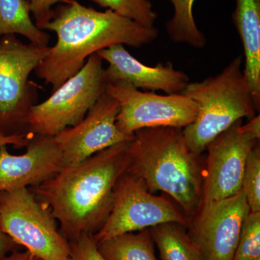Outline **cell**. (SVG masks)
Here are the masks:
<instances>
[{
    "label": "cell",
    "instance_id": "obj_3",
    "mask_svg": "<svg viewBox=\"0 0 260 260\" xmlns=\"http://www.w3.org/2000/svg\"><path fill=\"white\" fill-rule=\"evenodd\" d=\"M126 172L150 192L161 191L193 216L202 204L203 173L198 156L186 145L183 129L158 126L135 132L128 148Z\"/></svg>",
    "mask_w": 260,
    "mask_h": 260
},
{
    "label": "cell",
    "instance_id": "obj_4",
    "mask_svg": "<svg viewBox=\"0 0 260 260\" xmlns=\"http://www.w3.org/2000/svg\"><path fill=\"white\" fill-rule=\"evenodd\" d=\"M242 64V56H238L218 75L189 83L181 93L198 106L196 119L183 129L188 148L196 155L237 121L255 116L257 110Z\"/></svg>",
    "mask_w": 260,
    "mask_h": 260
},
{
    "label": "cell",
    "instance_id": "obj_12",
    "mask_svg": "<svg viewBox=\"0 0 260 260\" xmlns=\"http://www.w3.org/2000/svg\"><path fill=\"white\" fill-rule=\"evenodd\" d=\"M119 112L118 102L104 93L83 120L54 136L64 167L76 165L104 149L133 139L134 135L123 134L118 129L116 121Z\"/></svg>",
    "mask_w": 260,
    "mask_h": 260
},
{
    "label": "cell",
    "instance_id": "obj_19",
    "mask_svg": "<svg viewBox=\"0 0 260 260\" xmlns=\"http://www.w3.org/2000/svg\"><path fill=\"white\" fill-rule=\"evenodd\" d=\"M174 6L172 18L167 23L169 37L174 42L194 48L205 47L206 38L195 23L192 8L195 0H170Z\"/></svg>",
    "mask_w": 260,
    "mask_h": 260
},
{
    "label": "cell",
    "instance_id": "obj_29",
    "mask_svg": "<svg viewBox=\"0 0 260 260\" xmlns=\"http://www.w3.org/2000/svg\"><path fill=\"white\" fill-rule=\"evenodd\" d=\"M4 258V257H3ZM3 258H0V260H3Z\"/></svg>",
    "mask_w": 260,
    "mask_h": 260
},
{
    "label": "cell",
    "instance_id": "obj_14",
    "mask_svg": "<svg viewBox=\"0 0 260 260\" xmlns=\"http://www.w3.org/2000/svg\"><path fill=\"white\" fill-rule=\"evenodd\" d=\"M123 44H116L98 51L97 55L109 66L105 77L109 83H124L137 89L162 90L167 94L181 93L189 78L171 62L150 67L140 62L129 54Z\"/></svg>",
    "mask_w": 260,
    "mask_h": 260
},
{
    "label": "cell",
    "instance_id": "obj_21",
    "mask_svg": "<svg viewBox=\"0 0 260 260\" xmlns=\"http://www.w3.org/2000/svg\"><path fill=\"white\" fill-rule=\"evenodd\" d=\"M260 258V212H249L244 219L233 260Z\"/></svg>",
    "mask_w": 260,
    "mask_h": 260
},
{
    "label": "cell",
    "instance_id": "obj_24",
    "mask_svg": "<svg viewBox=\"0 0 260 260\" xmlns=\"http://www.w3.org/2000/svg\"><path fill=\"white\" fill-rule=\"evenodd\" d=\"M73 0H28L30 13L38 28L44 30V26L54 16V5L69 4Z\"/></svg>",
    "mask_w": 260,
    "mask_h": 260
},
{
    "label": "cell",
    "instance_id": "obj_9",
    "mask_svg": "<svg viewBox=\"0 0 260 260\" xmlns=\"http://www.w3.org/2000/svg\"><path fill=\"white\" fill-rule=\"evenodd\" d=\"M106 93L119 104L116 124L123 134L129 136L145 128L184 129L198 115L197 104L182 93L162 95L142 92L124 83H108Z\"/></svg>",
    "mask_w": 260,
    "mask_h": 260
},
{
    "label": "cell",
    "instance_id": "obj_26",
    "mask_svg": "<svg viewBox=\"0 0 260 260\" xmlns=\"http://www.w3.org/2000/svg\"><path fill=\"white\" fill-rule=\"evenodd\" d=\"M14 242L3 230L0 225V258L5 257L14 250Z\"/></svg>",
    "mask_w": 260,
    "mask_h": 260
},
{
    "label": "cell",
    "instance_id": "obj_17",
    "mask_svg": "<svg viewBox=\"0 0 260 260\" xmlns=\"http://www.w3.org/2000/svg\"><path fill=\"white\" fill-rule=\"evenodd\" d=\"M154 244L161 260H203L199 248L186 227L176 223H164L150 228Z\"/></svg>",
    "mask_w": 260,
    "mask_h": 260
},
{
    "label": "cell",
    "instance_id": "obj_30",
    "mask_svg": "<svg viewBox=\"0 0 260 260\" xmlns=\"http://www.w3.org/2000/svg\"><path fill=\"white\" fill-rule=\"evenodd\" d=\"M254 260H260V258H259V259H254Z\"/></svg>",
    "mask_w": 260,
    "mask_h": 260
},
{
    "label": "cell",
    "instance_id": "obj_15",
    "mask_svg": "<svg viewBox=\"0 0 260 260\" xmlns=\"http://www.w3.org/2000/svg\"><path fill=\"white\" fill-rule=\"evenodd\" d=\"M244 48V77L257 112L260 107V0H237L232 15Z\"/></svg>",
    "mask_w": 260,
    "mask_h": 260
},
{
    "label": "cell",
    "instance_id": "obj_2",
    "mask_svg": "<svg viewBox=\"0 0 260 260\" xmlns=\"http://www.w3.org/2000/svg\"><path fill=\"white\" fill-rule=\"evenodd\" d=\"M55 32L57 40L35 70L52 92L76 74L92 54L123 44L140 47L158 37L155 27H145L108 9L98 11L77 0L54 9L44 30Z\"/></svg>",
    "mask_w": 260,
    "mask_h": 260
},
{
    "label": "cell",
    "instance_id": "obj_28",
    "mask_svg": "<svg viewBox=\"0 0 260 260\" xmlns=\"http://www.w3.org/2000/svg\"><path fill=\"white\" fill-rule=\"evenodd\" d=\"M3 260H42L34 256L31 253L28 251H23V252H13L10 253L6 256L3 258Z\"/></svg>",
    "mask_w": 260,
    "mask_h": 260
},
{
    "label": "cell",
    "instance_id": "obj_6",
    "mask_svg": "<svg viewBox=\"0 0 260 260\" xmlns=\"http://www.w3.org/2000/svg\"><path fill=\"white\" fill-rule=\"evenodd\" d=\"M102 58L89 56L85 64L41 104L30 109L27 133L54 137L66 128L76 125L103 94L108 82Z\"/></svg>",
    "mask_w": 260,
    "mask_h": 260
},
{
    "label": "cell",
    "instance_id": "obj_16",
    "mask_svg": "<svg viewBox=\"0 0 260 260\" xmlns=\"http://www.w3.org/2000/svg\"><path fill=\"white\" fill-rule=\"evenodd\" d=\"M17 34L36 45L49 46V34L38 28L30 18L28 0H0V38Z\"/></svg>",
    "mask_w": 260,
    "mask_h": 260
},
{
    "label": "cell",
    "instance_id": "obj_27",
    "mask_svg": "<svg viewBox=\"0 0 260 260\" xmlns=\"http://www.w3.org/2000/svg\"><path fill=\"white\" fill-rule=\"evenodd\" d=\"M246 131L249 132L256 140L260 138V116H254L251 118V120L247 124L243 125Z\"/></svg>",
    "mask_w": 260,
    "mask_h": 260
},
{
    "label": "cell",
    "instance_id": "obj_20",
    "mask_svg": "<svg viewBox=\"0 0 260 260\" xmlns=\"http://www.w3.org/2000/svg\"><path fill=\"white\" fill-rule=\"evenodd\" d=\"M121 17L145 27H154L157 14L149 0H92Z\"/></svg>",
    "mask_w": 260,
    "mask_h": 260
},
{
    "label": "cell",
    "instance_id": "obj_8",
    "mask_svg": "<svg viewBox=\"0 0 260 260\" xmlns=\"http://www.w3.org/2000/svg\"><path fill=\"white\" fill-rule=\"evenodd\" d=\"M187 220L170 202L150 192L141 180L126 172L116 183L107 220L93 237L99 244L160 223H176L188 227Z\"/></svg>",
    "mask_w": 260,
    "mask_h": 260
},
{
    "label": "cell",
    "instance_id": "obj_1",
    "mask_svg": "<svg viewBox=\"0 0 260 260\" xmlns=\"http://www.w3.org/2000/svg\"><path fill=\"white\" fill-rule=\"evenodd\" d=\"M131 140L64 167L32 188L36 198L59 222L65 238L74 240L83 234L93 235L104 225L112 210L116 183L129 167Z\"/></svg>",
    "mask_w": 260,
    "mask_h": 260
},
{
    "label": "cell",
    "instance_id": "obj_22",
    "mask_svg": "<svg viewBox=\"0 0 260 260\" xmlns=\"http://www.w3.org/2000/svg\"><path fill=\"white\" fill-rule=\"evenodd\" d=\"M242 189L250 212H260V150L256 144L246 160Z\"/></svg>",
    "mask_w": 260,
    "mask_h": 260
},
{
    "label": "cell",
    "instance_id": "obj_18",
    "mask_svg": "<svg viewBox=\"0 0 260 260\" xmlns=\"http://www.w3.org/2000/svg\"><path fill=\"white\" fill-rule=\"evenodd\" d=\"M97 247L106 260H157L150 229L116 236Z\"/></svg>",
    "mask_w": 260,
    "mask_h": 260
},
{
    "label": "cell",
    "instance_id": "obj_23",
    "mask_svg": "<svg viewBox=\"0 0 260 260\" xmlns=\"http://www.w3.org/2000/svg\"><path fill=\"white\" fill-rule=\"evenodd\" d=\"M70 244V260H106L98 250L92 234H83Z\"/></svg>",
    "mask_w": 260,
    "mask_h": 260
},
{
    "label": "cell",
    "instance_id": "obj_25",
    "mask_svg": "<svg viewBox=\"0 0 260 260\" xmlns=\"http://www.w3.org/2000/svg\"><path fill=\"white\" fill-rule=\"evenodd\" d=\"M32 135L18 134L6 135L0 133V148L13 145L15 148L26 147Z\"/></svg>",
    "mask_w": 260,
    "mask_h": 260
},
{
    "label": "cell",
    "instance_id": "obj_11",
    "mask_svg": "<svg viewBox=\"0 0 260 260\" xmlns=\"http://www.w3.org/2000/svg\"><path fill=\"white\" fill-rule=\"evenodd\" d=\"M250 212L242 189L229 198L203 203L189 223V237L203 260H233L244 219Z\"/></svg>",
    "mask_w": 260,
    "mask_h": 260
},
{
    "label": "cell",
    "instance_id": "obj_13",
    "mask_svg": "<svg viewBox=\"0 0 260 260\" xmlns=\"http://www.w3.org/2000/svg\"><path fill=\"white\" fill-rule=\"evenodd\" d=\"M27 150L13 155L0 148V192L42 184L64 168L62 154L54 137L32 135Z\"/></svg>",
    "mask_w": 260,
    "mask_h": 260
},
{
    "label": "cell",
    "instance_id": "obj_10",
    "mask_svg": "<svg viewBox=\"0 0 260 260\" xmlns=\"http://www.w3.org/2000/svg\"><path fill=\"white\" fill-rule=\"evenodd\" d=\"M257 141L244 129L241 119L210 142L206 148L202 204L225 199L242 190L246 160Z\"/></svg>",
    "mask_w": 260,
    "mask_h": 260
},
{
    "label": "cell",
    "instance_id": "obj_5",
    "mask_svg": "<svg viewBox=\"0 0 260 260\" xmlns=\"http://www.w3.org/2000/svg\"><path fill=\"white\" fill-rule=\"evenodd\" d=\"M25 44L16 35L0 38V133L28 134L27 118L37 104L39 85L30 80L49 49Z\"/></svg>",
    "mask_w": 260,
    "mask_h": 260
},
{
    "label": "cell",
    "instance_id": "obj_7",
    "mask_svg": "<svg viewBox=\"0 0 260 260\" xmlns=\"http://www.w3.org/2000/svg\"><path fill=\"white\" fill-rule=\"evenodd\" d=\"M2 230L42 260H70V244L56 220L28 188L0 192Z\"/></svg>",
    "mask_w": 260,
    "mask_h": 260
}]
</instances>
